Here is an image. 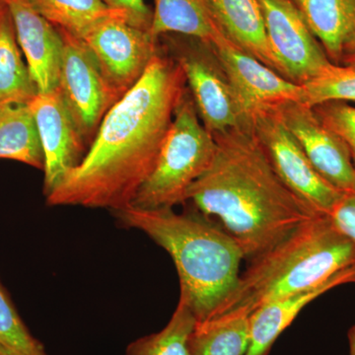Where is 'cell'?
<instances>
[{
  "instance_id": "cell-1",
  "label": "cell",
  "mask_w": 355,
  "mask_h": 355,
  "mask_svg": "<svg viewBox=\"0 0 355 355\" xmlns=\"http://www.w3.org/2000/svg\"><path fill=\"white\" fill-rule=\"evenodd\" d=\"M187 89L183 70L160 44L146 73L107 112L85 157L46 196V203L111 211L130 207L157 163Z\"/></svg>"
},
{
  "instance_id": "cell-2",
  "label": "cell",
  "mask_w": 355,
  "mask_h": 355,
  "mask_svg": "<svg viewBox=\"0 0 355 355\" xmlns=\"http://www.w3.org/2000/svg\"><path fill=\"white\" fill-rule=\"evenodd\" d=\"M214 137L216 155L187 202L218 219L248 263L320 214L280 179L249 121Z\"/></svg>"
},
{
  "instance_id": "cell-3",
  "label": "cell",
  "mask_w": 355,
  "mask_h": 355,
  "mask_svg": "<svg viewBox=\"0 0 355 355\" xmlns=\"http://www.w3.org/2000/svg\"><path fill=\"white\" fill-rule=\"evenodd\" d=\"M112 214L123 226L141 231L171 256L179 275V299L193 311L198 324L209 321L239 279L245 259L234 238L195 207L183 214L170 207H133Z\"/></svg>"
},
{
  "instance_id": "cell-4",
  "label": "cell",
  "mask_w": 355,
  "mask_h": 355,
  "mask_svg": "<svg viewBox=\"0 0 355 355\" xmlns=\"http://www.w3.org/2000/svg\"><path fill=\"white\" fill-rule=\"evenodd\" d=\"M352 266L354 242L330 216L317 214L249 261L246 272L240 273L234 289L209 321L250 317L266 303L324 286Z\"/></svg>"
},
{
  "instance_id": "cell-5",
  "label": "cell",
  "mask_w": 355,
  "mask_h": 355,
  "mask_svg": "<svg viewBox=\"0 0 355 355\" xmlns=\"http://www.w3.org/2000/svg\"><path fill=\"white\" fill-rule=\"evenodd\" d=\"M216 153L214 135L203 125L187 89L157 163L130 207L142 209H174L187 202L191 184L209 169Z\"/></svg>"
},
{
  "instance_id": "cell-6",
  "label": "cell",
  "mask_w": 355,
  "mask_h": 355,
  "mask_svg": "<svg viewBox=\"0 0 355 355\" xmlns=\"http://www.w3.org/2000/svg\"><path fill=\"white\" fill-rule=\"evenodd\" d=\"M158 39L183 70L187 87L205 128L214 135L241 125V114L214 44L182 34H165Z\"/></svg>"
},
{
  "instance_id": "cell-7",
  "label": "cell",
  "mask_w": 355,
  "mask_h": 355,
  "mask_svg": "<svg viewBox=\"0 0 355 355\" xmlns=\"http://www.w3.org/2000/svg\"><path fill=\"white\" fill-rule=\"evenodd\" d=\"M248 121L284 183L317 214L329 216L343 193L320 176L275 107L254 112Z\"/></svg>"
},
{
  "instance_id": "cell-8",
  "label": "cell",
  "mask_w": 355,
  "mask_h": 355,
  "mask_svg": "<svg viewBox=\"0 0 355 355\" xmlns=\"http://www.w3.org/2000/svg\"><path fill=\"white\" fill-rule=\"evenodd\" d=\"M79 38L95 55L114 104L139 83L160 50L159 39L120 16L100 21Z\"/></svg>"
},
{
  "instance_id": "cell-9",
  "label": "cell",
  "mask_w": 355,
  "mask_h": 355,
  "mask_svg": "<svg viewBox=\"0 0 355 355\" xmlns=\"http://www.w3.org/2000/svg\"><path fill=\"white\" fill-rule=\"evenodd\" d=\"M58 30L62 39L58 90L77 128L90 147L105 114L114 103L99 64L87 44L71 33Z\"/></svg>"
},
{
  "instance_id": "cell-10",
  "label": "cell",
  "mask_w": 355,
  "mask_h": 355,
  "mask_svg": "<svg viewBox=\"0 0 355 355\" xmlns=\"http://www.w3.org/2000/svg\"><path fill=\"white\" fill-rule=\"evenodd\" d=\"M282 76L304 85L333 64L292 0H257Z\"/></svg>"
},
{
  "instance_id": "cell-11",
  "label": "cell",
  "mask_w": 355,
  "mask_h": 355,
  "mask_svg": "<svg viewBox=\"0 0 355 355\" xmlns=\"http://www.w3.org/2000/svg\"><path fill=\"white\" fill-rule=\"evenodd\" d=\"M212 44L227 74L243 123L258 110L272 108L286 102H303L302 86L243 53L221 34Z\"/></svg>"
},
{
  "instance_id": "cell-12",
  "label": "cell",
  "mask_w": 355,
  "mask_h": 355,
  "mask_svg": "<svg viewBox=\"0 0 355 355\" xmlns=\"http://www.w3.org/2000/svg\"><path fill=\"white\" fill-rule=\"evenodd\" d=\"M28 105L34 114L43 147L44 193L48 196L80 164L89 146L70 116L58 88L39 92Z\"/></svg>"
},
{
  "instance_id": "cell-13",
  "label": "cell",
  "mask_w": 355,
  "mask_h": 355,
  "mask_svg": "<svg viewBox=\"0 0 355 355\" xmlns=\"http://www.w3.org/2000/svg\"><path fill=\"white\" fill-rule=\"evenodd\" d=\"M320 176L343 193L355 191V166L347 146L301 102L275 107Z\"/></svg>"
},
{
  "instance_id": "cell-14",
  "label": "cell",
  "mask_w": 355,
  "mask_h": 355,
  "mask_svg": "<svg viewBox=\"0 0 355 355\" xmlns=\"http://www.w3.org/2000/svg\"><path fill=\"white\" fill-rule=\"evenodd\" d=\"M18 44L39 92L58 88L62 39L60 31L32 6L29 0H6Z\"/></svg>"
},
{
  "instance_id": "cell-15",
  "label": "cell",
  "mask_w": 355,
  "mask_h": 355,
  "mask_svg": "<svg viewBox=\"0 0 355 355\" xmlns=\"http://www.w3.org/2000/svg\"><path fill=\"white\" fill-rule=\"evenodd\" d=\"M210 19L236 48L282 74L266 36L263 14L257 0H205Z\"/></svg>"
},
{
  "instance_id": "cell-16",
  "label": "cell",
  "mask_w": 355,
  "mask_h": 355,
  "mask_svg": "<svg viewBox=\"0 0 355 355\" xmlns=\"http://www.w3.org/2000/svg\"><path fill=\"white\" fill-rule=\"evenodd\" d=\"M349 284H355V266L343 270L324 286L277 299L254 310L249 317L246 355H268L275 340L306 306L331 289Z\"/></svg>"
},
{
  "instance_id": "cell-17",
  "label": "cell",
  "mask_w": 355,
  "mask_h": 355,
  "mask_svg": "<svg viewBox=\"0 0 355 355\" xmlns=\"http://www.w3.org/2000/svg\"><path fill=\"white\" fill-rule=\"evenodd\" d=\"M323 46L338 64L343 42L355 26V0H292Z\"/></svg>"
},
{
  "instance_id": "cell-18",
  "label": "cell",
  "mask_w": 355,
  "mask_h": 355,
  "mask_svg": "<svg viewBox=\"0 0 355 355\" xmlns=\"http://www.w3.org/2000/svg\"><path fill=\"white\" fill-rule=\"evenodd\" d=\"M0 159L44 170L43 147L29 105L0 106Z\"/></svg>"
},
{
  "instance_id": "cell-19",
  "label": "cell",
  "mask_w": 355,
  "mask_h": 355,
  "mask_svg": "<svg viewBox=\"0 0 355 355\" xmlns=\"http://www.w3.org/2000/svg\"><path fill=\"white\" fill-rule=\"evenodd\" d=\"M38 93L21 57L12 19L4 4L0 6V106L29 104Z\"/></svg>"
},
{
  "instance_id": "cell-20",
  "label": "cell",
  "mask_w": 355,
  "mask_h": 355,
  "mask_svg": "<svg viewBox=\"0 0 355 355\" xmlns=\"http://www.w3.org/2000/svg\"><path fill=\"white\" fill-rule=\"evenodd\" d=\"M153 38L165 34H182L214 42L220 33L210 19L205 0H153Z\"/></svg>"
},
{
  "instance_id": "cell-21",
  "label": "cell",
  "mask_w": 355,
  "mask_h": 355,
  "mask_svg": "<svg viewBox=\"0 0 355 355\" xmlns=\"http://www.w3.org/2000/svg\"><path fill=\"white\" fill-rule=\"evenodd\" d=\"M197 326L193 311L179 299L164 328L130 343L125 355H193L191 342Z\"/></svg>"
},
{
  "instance_id": "cell-22",
  "label": "cell",
  "mask_w": 355,
  "mask_h": 355,
  "mask_svg": "<svg viewBox=\"0 0 355 355\" xmlns=\"http://www.w3.org/2000/svg\"><path fill=\"white\" fill-rule=\"evenodd\" d=\"M37 11L58 29L81 37L92 26L123 14L109 8L101 0H29ZM127 21V20H125Z\"/></svg>"
},
{
  "instance_id": "cell-23",
  "label": "cell",
  "mask_w": 355,
  "mask_h": 355,
  "mask_svg": "<svg viewBox=\"0 0 355 355\" xmlns=\"http://www.w3.org/2000/svg\"><path fill=\"white\" fill-rule=\"evenodd\" d=\"M248 347L249 317L198 324L191 342L193 355H246Z\"/></svg>"
},
{
  "instance_id": "cell-24",
  "label": "cell",
  "mask_w": 355,
  "mask_h": 355,
  "mask_svg": "<svg viewBox=\"0 0 355 355\" xmlns=\"http://www.w3.org/2000/svg\"><path fill=\"white\" fill-rule=\"evenodd\" d=\"M0 352L11 355H48L30 333L0 282Z\"/></svg>"
},
{
  "instance_id": "cell-25",
  "label": "cell",
  "mask_w": 355,
  "mask_h": 355,
  "mask_svg": "<svg viewBox=\"0 0 355 355\" xmlns=\"http://www.w3.org/2000/svg\"><path fill=\"white\" fill-rule=\"evenodd\" d=\"M302 87V103L310 107L329 101L355 102V69L331 64Z\"/></svg>"
},
{
  "instance_id": "cell-26",
  "label": "cell",
  "mask_w": 355,
  "mask_h": 355,
  "mask_svg": "<svg viewBox=\"0 0 355 355\" xmlns=\"http://www.w3.org/2000/svg\"><path fill=\"white\" fill-rule=\"evenodd\" d=\"M312 108L323 125L345 142L355 166V107L347 102L329 101Z\"/></svg>"
},
{
  "instance_id": "cell-27",
  "label": "cell",
  "mask_w": 355,
  "mask_h": 355,
  "mask_svg": "<svg viewBox=\"0 0 355 355\" xmlns=\"http://www.w3.org/2000/svg\"><path fill=\"white\" fill-rule=\"evenodd\" d=\"M109 8L125 16L128 24L149 32L153 23V9L147 6L146 0H101Z\"/></svg>"
},
{
  "instance_id": "cell-28",
  "label": "cell",
  "mask_w": 355,
  "mask_h": 355,
  "mask_svg": "<svg viewBox=\"0 0 355 355\" xmlns=\"http://www.w3.org/2000/svg\"><path fill=\"white\" fill-rule=\"evenodd\" d=\"M329 216L355 245V191L343 193Z\"/></svg>"
},
{
  "instance_id": "cell-29",
  "label": "cell",
  "mask_w": 355,
  "mask_h": 355,
  "mask_svg": "<svg viewBox=\"0 0 355 355\" xmlns=\"http://www.w3.org/2000/svg\"><path fill=\"white\" fill-rule=\"evenodd\" d=\"M338 64L355 69V26L343 42Z\"/></svg>"
},
{
  "instance_id": "cell-30",
  "label": "cell",
  "mask_w": 355,
  "mask_h": 355,
  "mask_svg": "<svg viewBox=\"0 0 355 355\" xmlns=\"http://www.w3.org/2000/svg\"><path fill=\"white\" fill-rule=\"evenodd\" d=\"M349 355H355V324L349 329Z\"/></svg>"
},
{
  "instance_id": "cell-31",
  "label": "cell",
  "mask_w": 355,
  "mask_h": 355,
  "mask_svg": "<svg viewBox=\"0 0 355 355\" xmlns=\"http://www.w3.org/2000/svg\"><path fill=\"white\" fill-rule=\"evenodd\" d=\"M6 4V0H0V6H4Z\"/></svg>"
},
{
  "instance_id": "cell-32",
  "label": "cell",
  "mask_w": 355,
  "mask_h": 355,
  "mask_svg": "<svg viewBox=\"0 0 355 355\" xmlns=\"http://www.w3.org/2000/svg\"><path fill=\"white\" fill-rule=\"evenodd\" d=\"M0 355H11V354H6V352H0Z\"/></svg>"
}]
</instances>
